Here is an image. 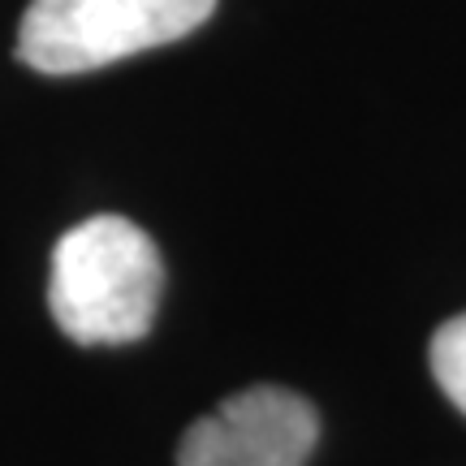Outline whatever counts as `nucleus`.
I'll return each mask as SVG.
<instances>
[{"instance_id": "nucleus-2", "label": "nucleus", "mask_w": 466, "mask_h": 466, "mask_svg": "<svg viewBox=\"0 0 466 466\" xmlns=\"http://www.w3.org/2000/svg\"><path fill=\"white\" fill-rule=\"evenodd\" d=\"M217 0H31L17 22V61L35 74H91L134 52L186 39Z\"/></svg>"}, {"instance_id": "nucleus-3", "label": "nucleus", "mask_w": 466, "mask_h": 466, "mask_svg": "<svg viewBox=\"0 0 466 466\" xmlns=\"http://www.w3.org/2000/svg\"><path fill=\"white\" fill-rule=\"evenodd\" d=\"M319 441L316 406L281 384H250L195 419L177 466H307Z\"/></svg>"}, {"instance_id": "nucleus-1", "label": "nucleus", "mask_w": 466, "mask_h": 466, "mask_svg": "<svg viewBox=\"0 0 466 466\" xmlns=\"http://www.w3.org/2000/svg\"><path fill=\"white\" fill-rule=\"evenodd\" d=\"M165 294V259L126 217H91L61 233L48 272V311L78 346H130L151 333Z\"/></svg>"}, {"instance_id": "nucleus-4", "label": "nucleus", "mask_w": 466, "mask_h": 466, "mask_svg": "<svg viewBox=\"0 0 466 466\" xmlns=\"http://www.w3.org/2000/svg\"><path fill=\"white\" fill-rule=\"evenodd\" d=\"M428 363H432V376L445 389V398L466 415V311L436 329L432 346H428Z\"/></svg>"}]
</instances>
